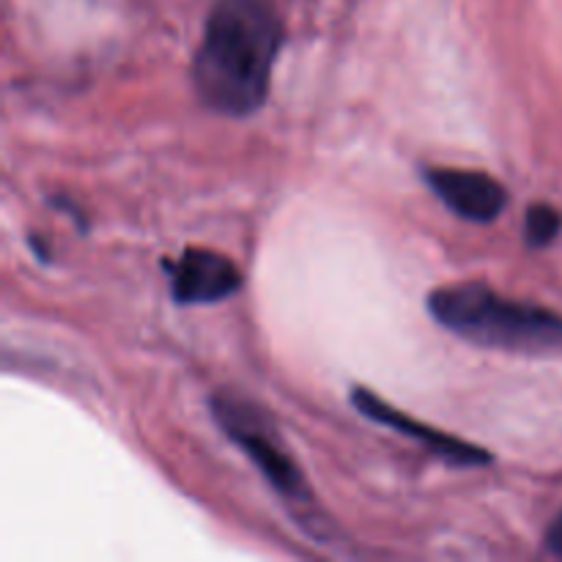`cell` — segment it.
I'll return each instance as SVG.
<instances>
[{
  "label": "cell",
  "instance_id": "30bf717a",
  "mask_svg": "<svg viewBox=\"0 0 562 562\" xmlns=\"http://www.w3.org/2000/svg\"><path fill=\"white\" fill-rule=\"evenodd\" d=\"M27 245H31V250L36 252L38 261L49 263V256H53V252H49V245H47V241H42V239H38V236H31V239H27Z\"/></svg>",
  "mask_w": 562,
  "mask_h": 562
},
{
  "label": "cell",
  "instance_id": "5b68a950",
  "mask_svg": "<svg viewBox=\"0 0 562 562\" xmlns=\"http://www.w3.org/2000/svg\"><path fill=\"white\" fill-rule=\"evenodd\" d=\"M170 296L176 305H214L241 289V269L228 256L209 247H187L179 258L165 261Z\"/></svg>",
  "mask_w": 562,
  "mask_h": 562
},
{
  "label": "cell",
  "instance_id": "277c9868",
  "mask_svg": "<svg viewBox=\"0 0 562 562\" xmlns=\"http://www.w3.org/2000/svg\"><path fill=\"white\" fill-rule=\"evenodd\" d=\"M349 401L362 417H368V420L376 423V426H384V428H390V431L401 434V437L415 439V442H420L423 448L431 450L437 459H442L445 464L467 470V467H486L494 461V456L488 453L486 448H481V445H472V442H467V439H459V437H453V434H445V431H439V428L415 420L412 415L401 412L398 406H393V404H387L384 398H379L373 390L355 387L349 393Z\"/></svg>",
  "mask_w": 562,
  "mask_h": 562
},
{
  "label": "cell",
  "instance_id": "8992f818",
  "mask_svg": "<svg viewBox=\"0 0 562 562\" xmlns=\"http://www.w3.org/2000/svg\"><path fill=\"white\" fill-rule=\"evenodd\" d=\"M426 184L456 217L467 223H494L508 206V190L483 170L428 168Z\"/></svg>",
  "mask_w": 562,
  "mask_h": 562
},
{
  "label": "cell",
  "instance_id": "ba28073f",
  "mask_svg": "<svg viewBox=\"0 0 562 562\" xmlns=\"http://www.w3.org/2000/svg\"><path fill=\"white\" fill-rule=\"evenodd\" d=\"M53 203H55V206L60 209V212H64V214H69V217L75 220V223H77V228H80V231H88V220H86V214H82L80 209H77L75 203L69 201V198H53Z\"/></svg>",
  "mask_w": 562,
  "mask_h": 562
},
{
  "label": "cell",
  "instance_id": "3957f363",
  "mask_svg": "<svg viewBox=\"0 0 562 562\" xmlns=\"http://www.w3.org/2000/svg\"><path fill=\"white\" fill-rule=\"evenodd\" d=\"M212 417L220 431L250 459L263 475V481L280 494L289 505H311L313 492L305 472L289 453L285 442L280 439L278 428L258 406L247 404L236 395L217 393L212 395Z\"/></svg>",
  "mask_w": 562,
  "mask_h": 562
},
{
  "label": "cell",
  "instance_id": "6da1fadb",
  "mask_svg": "<svg viewBox=\"0 0 562 562\" xmlns=\"http://www.w3.org/2000/svg\"><path fill=\"white\" fill-rule=\"evenodd\" d=\"M283 42L272 0H214L192 58V88L203 108L228 119L261 110Z\"/></svg>",
  "mask_w": 562,
  "mask_h": 562
},
{
  "label": "cell",
  "instance_id": "7a4b0ae2",
  "mask_svg": "<svg viewBox=\"0 0 562 562\" xmlns=\"http://www.w3.org/2000/svg\"><path fill=\"white\" fill-rule=\"evenodd\" d=\"M426 305L439 327L483 349L510 355H547L562 349L560 313L536 302L510 300L481 280L434 289Z\"/></svg>",
  "mask_w": 562,
  "mask_h": 562
},
{
  "label": "cell",
  "instance_id": "52a82bcc",
  "mask_svg": "<svg viewBox=\"0 0 562 562\" xmlns=\"http://www.w3.org/2000/svg\"><path fill=\"white\" fill-rule=\"evenodd\" d=\"M562 231V214L549 203H532L525 214V241L530 250H543Z\"/></svg>",
  "mask_w": 562,
  "mask_h": 562
},
{
  "label": "cell",
  "instance_id": "9c48e42d",
  "mask_svg": "<svg viewBox=\"0 0 562 562\" xmlns=\"http://www.w3.org/2000/svg\"><path fill=\"white\" fill-rule=\"evenodd\" d=\"M547 549L552 554H558V558H562V514L554 519V525L549 527L547 532Z\"/></svg>",
  "mask_w": 562,
  "mask_h": 562
}]
</instances>
